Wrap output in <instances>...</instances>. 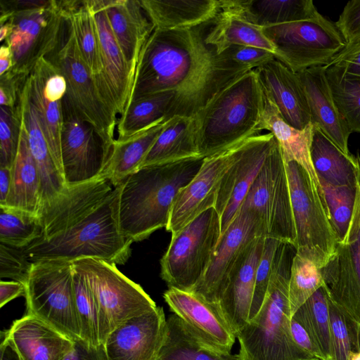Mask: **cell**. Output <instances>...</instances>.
<instances>
[{
	"mask_svg": "<svg viewBox=\"0 0 360 360\" xmlns=\"http://www.w3.org/2000/svg\"><path fill=\"white\" fill-rule=\"evenodd\" d=\"M203 158H192L139 169L121 186L119 222L122 235L132 242L166 228L175 199L195 176Z\"/></svg>",
	"mask_w": 360,
	"mask_h": 360,
	"instance_id": "3957f363",
	"label": "cell"
},
{
	"mask_svg": "<svg viewBox=\"0 0 360 360\" xmlns=\"http://www.w3.org/2000/svg\"><path fill=\"white\" fill-rule=\"evenodd\" d=\"M25 86L52 157L63 174L60 134L65 79L49 60L43 58L34 66Z\"/></svg>",
	"mask_w": 360,
	"mask_h": 360,
	"instance_id": "ac0fdd59",
	"label": "cell"
},
{
	"mask_svg": "<svg viewBox=\"0 0 360 360\" xmlns=\"http://www.w3.org/2000/svg\"><path fill=\"white\" fill-rule=\"evenodd\" d=\"M311 156L319 181L355 188L354 155H345L315 125H313Z\"/></svg>",
	"mask_w": 360,
	"mask_h": 360,
	"instance_id": "8d00e7d4",
	"label": "cell"
},
{
	"mask_svg": "<svg viewBox=\"0 0 360 360\" xmlns=\"http://www.w3.org/2000/svg\"><path fill=\"white\" fill-rule=\"evenodd\" d=\"M254 70L285 122L297 129L311 124L307 98L295 72L276 58Z\"/></svg>",
	"mask_w": 360,
	"mask_h": 360,
	"instance_id": "7402d4cb",
	"label": "cell"
},
{
	"mask_svg": "<svg viewBox=\"0 0 360 360\" xmlns=\"http://www.w3.org/2000/svg\"><path fill=\"white\" fill-rule=\"evenodd\" d=\"M1 337L12 347L20 360H63L74 342L27 314L1 332Z\"/></svg>",
	"mask_w": 360,
	"mask_h": 360,
	"instance_id": "cb8c5ba5",
	"label": "cell"
},
{
	"mask_svg": "<svg viewBox=\"0 0 360 360\" xmlns=\"http://www.w3.org/2000/svg\"><path fill=\"white\" fill-rule=\"evenodd\" d=\"M328 311L334 360H348L353 350L347 317L329 297Z\"/></svg>",
	"mask_w": 360,
	"mask_h": 360,
	"instance_id": "c3c4849f",
	"label": "cell"
},
{
	"mask_svg": "<svg viewBox=\"0 0 360 360\" xmlns=\"http://www.w3.org/2000/svg\"><path fill=\"white\" fill-rule=\"evenodd\" d=\"M263 30L275 46L276 58L295 73L328 66L346 46L335 23L320 13L309 20Z\"/></svg>",
	"mask_w": 360,
	"mask_h": 360,
	"instance_id": "30bf717a",
	"label": "cell"
},
{
	"mask_svg": "<svg viewBox=\"0 0 360 360\" xmlns=\"http://www.w3.org/2000/svg\"><path fill=\"white\" fill-rule=\"evenodd\" d=\"M165 124L166 120H161L125 140L115 139L101 176L116 187L136 172Z\"/></svg>",
	"mask_w": 360,
	"mask_h": 360,
	"instance_id": "d6a6232c",
	"label": "cell"
},
{
	"mask_svg": "<svg viewBox=\"0 0 360 360\" xmlns=\"http://www.w3.org/2000/svg\"><path fill=\"white\" fill-rule=\"evenodd\" d=\"M174 98V91H165L129 103L117 122V139L125 140L161 120H169Z\"/></svg>",
	"mask_w": 360,
	"mask_h": 360,
	"instance_id": "f35d334b",
	"label": "cell"
},
{
	"mask_svg": "<svg viewBox=\"0 0 360 360\" xmlns=\"http://www.w3.org/2000/svg\"><path fill=\"white\" fill-rule=\"evenodd\" d=\"M0 354V360H20L12 347L4 339L1 341Z\"/></svg>",
	"mask_w": 360,
	"mask_h": 360,
	"instance_id": "6125c7cd",
	"label": "cell"
},
{
	"mask_svg": "<svg viewBox=\"0 0 360 360\" xmlns=\"http://www.w3.org/2000/svg\"><path fill=\"white\" fill-rule=\"evenodd\" d=\"M60 149L66 186L89 182L101 176L112 150L66 96L63 100Z\"/></svg>",
	"mask_w": 360,
	"mask_h": 360,
	"instance_id": "9a60e30c",
	"label": "cell"
},
{
	"mask_svg": "<svg viewBox=\"0 0 360 360\" xmlns=\"http://www.w3.org/2000/svg\"><path fill=\"white\" fill-rule=\"evenodd\" d=\"M11 168L0 167V205H3L9 193Z\"/></svg>",
	"mask_w": 360,
	"mask_h": 360,
	"instance_id": "680465c9",
	"label": "cell"
},
{
	"mask_svg": "<svg viewBox=\"0 0 360 360\" xmlns=\"http://www.w3.org/2000/svg\"><path fill=\"white\" fill-rule=\"evenodd\" d=\"M72 265L84 276L112 330L158 307L141 285L124 276L115 264L89 257L75 260Z\"/></svg>",
	"mask_w": 360,
	"mask_h": 360,
	"instance_id": "5bb4252c",
	"label": "cell"
},
{
	"mask_svg": "<svg viewBox=\"0 0 360 360\" xmlns=\"http://www.w3.org/2000/svg\"><path fill=\"white\" fill-rule=\"evenodd\" d=\"M261 129L269 131L274 136L280 145L285 162L295 161L307 171L320 195L326 200L311 156L312 124L303 129H297L290 126L284 121L276 105L264 92Z\"/></svg>",
	"mask_w": 360,
	"mask_h": 360,
	"instance_id": "4316f807",
	"label": "cell"
},
{
	"mask_svg": "<svg viewBox=\"0 0 360 360\" xmlns=\"http://www.w3.org/2000/svg\"><path fill=\"white\" fill-rule=\"evenodd\" d=\"M350 330L353 352H360V323L347 318Z\"/></svg>",
	"mask_w": 360,
	"mask_h": 360,
	"instance_id": "94428289",
	"label": "cell"
},
{
	"mask_svg": "<svg viewBox=\"0 0 360 360\" xmlns=\"http://www.w3.org/2000/svg\"><path fill=\"white\" fill-rule=\"evenodd\" d=\"M73 281L80 338L91 346L103 345L112 331L110 325L84 276L75 269Z\"/></svg>",
	"mask_w": 360,
	"mask_h": 360,
	"instance_id": "ab89813d",
	"label": "cell"
},
{
	"mask_svg": "<svg viewBox=\"0 0 360 360\" xmlns=\"http://www.w3.org/2000/svg\"><path fill=\"white\" fill-rule=\"evenodd\" d=\"M210 22L192 29H154L140 53L127 105L171 91L175 98L169 119L193 117L222 89L251 70L205 43Z\"/></svg>",
	"mask_w": 360,
	"mask_h": 360,
	"instance_id": "6da1fadb",
	"label": "cell"
},
{
	"mask_svg": "<svg viewBox=\"0 0 360 360\" xmlns=\"http://www.w3.org/2000/svg\"><path fill=\"white\" fill-rule=\"evenodd\" d=\"M303 87L310 112L311 123L347 156L352 131L340 113L326 75V67H314L296 73Z\"/></svg>",
	"mask_w": 360,
	"mask_h": 360,
	"instance_id": "603a6c76",
	"label": "cell"
},
{
	"mask_svg": "<svg viewBox=\"0 0 360 360\" xmlns=\"http://www.w3.org/2000/svg\"><path fill=\"white\" fill-rule=\"evenodd\" d=\"M205 41L217 54L234 45L252 46L268 50L274 55L276 53L275 46L262 27L223 6V3L221 11L210 23Z\"/></svg>",
	"mask_w": 360,
	"mask_h": 360,
	"instance_id": "e575fe53",
	"label": "cell"
},
{
	"mask_svg": "<svg viewBox=\"0 0 360 360\" xmlns=\"http://www.w3.org/2000/svg\"><path fill=\"white\" fill-rule=\"evenodd\" d=\"M264 92L254 70L218 92L193 117L199 155L207 158L260 134Z\"/></svg>",
	"mask_w": 360,
	"mask_h": 360,
	"instance_id": "5b68a950",
	"label": "cell"
},
{
	"mask_svg": "<svg viewBox=\"0 0 360 360\" xmlns=\"http://www.w3.org/2000/svg\"><path fill=\"white\" fill-rule=\"evenodd\" d=\"M0 25V41L4 42L11 34L13 29V24L11 18L7 21Z\"/></svg>",
	"mask_w": 360,
	"mask_h": 360,
	"instance_id": "be15d7a7",
	"label": "cell"
},
{
	"mask_svg": "<svg viewBox=\"0 0 360 360\" xmlns=\"http://www.w3.org/2000/svg\"><path fill=\"white\" fill-rule=\"evenodd\" d=\"M328 66L334 68L346 79L360 82V39L346 44Z\"/></svg>",
	"mask_w": 360,
	"mask_h": 360,
	"instance_id": "816d5d0a",
	"label": "cell"
},
{
	"mask_svg": "<svg viewBox=\"0 0 360 360\" xmlns=\"http://www.w3.org/2000/svg\"><path fill=\"white\" fill-rule=\"evenodd\" d=\"M11 19L13 29L3 43L13 57V68L8 72L27 79L37 62L58 46L67 20L56 0L46 6L15 11Z\"/></svg>",
	"mask_w": 360,
	"mask_h": 360,
	"instance_id": "4fadbf2b",
	"label": "cell"
},
{
	"mask_svg": "<svg viewBox=\"0 0 360 360\" xmlns=\"http://www.w3.org/2000/svg\"><path fill=\"white\" fill-rule=\"evenodd\" d=\"M112 33L136 70L141 49L155 27L139 0H112L105 9Z\"/></svg>",
	"mask_w": 360,
	"mask_h": 360,
	"instance_id": "83f0119b",
	"label": "cell"
},
{
	"mask_svg": "<svg viewBox=\"0 0 360 360\" xmlns=\"http://www.w3.org/2000/svg\"><path fill=\"white\" fill-rule=\"evenodd\" d=\"M264 236L258 238L245 260L230 279L217 304L236 335L250 318L255 275L264 245Z\"/></svg>",
	"mask_w": 360,
	"mask_h": 360,
	"instance_id": "484cf974",
	"label": "cell"
},
{
	"mask_svg": "<svg viewBox=\"0 0 360 360\" xmlns=\"http://www.w3.org/2000/svg\"><path fill=\"white\" fill-rule=\"evenodd\" d=\"M163 297L170 311L214 347L231 352L236 335L218 304L192 291L168 288Z\"/></svg>",
	"mask_w": 360,
	"mask_h": 360,
	"instance_id": "44dd1931",
	"label": "cell"
},
{
	"mask_svg": "<svg viewBox=\"0 0 360 360\" xmlns=\"http://www.w3.org/2000/svg\"><path fill=\"white\" fill-rule=\"evenodd\" d=\"M20 125L19 104L16 109L1 105L0 167H12L18 152Z\"/></svg>",
	"mask_w": 360,
	"mask_h": 360,
	"instance_id": "bcb514c9",
	"label": "cell"
},
{
	"mask_svg": "<svg viewBox=\"0 0 360 360\" xmlns=\"http://www.w3.org/2000/svg\"><path fill=\"white\" fill-rule=\"evenodd\" d=\"M224 58L254 70L276 58L274 53L255 46L234 45L224 51Z\"/></svg>",
	"mask_w": 360,
	"mask_h": 360,
	"instance_id": "f907efd6",
	"label": "cell"
},
{
	"mask_svg": "<svg viewBox=\"0 0 360 360\" xmlns=\"http://www.w3.org/2000/svg\"><path fill=\"white\" fill-rule=\"evenodd\" d=\"M290 330L294 341L301 349L319 360H324L321 351L314 343L306 330L292 317L290 321Z\"/></svg>",
	"mask_w": 360,
	"mask_h": 360,
	"instance_id": "9f6ffc18",
	"label": "cell"
},
{
	"mask_svg": "<svg viewBox=\"0 0 360 360\" xmlns=\"http://www.w3.org/2000/svg\"><path fill=\"white\" fill-rule=\"evenodd\" d=\"M167 330L161 307L129 319L114 328L104 343L108 360H158Z\"/></svg>",
	"mask_w": 360,
	"mask_h": 360,
	"instance_id": "ffe728a7",
	"label": "cell"
},
{
	"mask_svg": "<svg viewBox=\"0 0 360 360\" xmlns=\"http://www.w3.org/2000/svg\"><path fill=\"white\" fill-rule=\"evenodd\" d=\"M348 360H360V352H352Z\"/></svg>",
	"mask_w": 360,
	"mask_h": 360,
	"instance_id": "e7e4bbea",
	"label": "cell"
},
{
	"mask_svg": "<svg viewBox=\"0 0 360 360\" xmlns=\"http://www.w3.org/2000/svg\"><path fill=\"white\" fill-rule=\"evenodd\" d=\"M42 231L40 217L20 210L0 206V243L25 248L39 238Z\"/></svg>",
	"mask_w": 360,
	"mask_h": 360,
	"instance_id": "b9f144b4",
	"label": "cell"
},
{
	"mask_svg": "<svg viewBox=\"0 0 360 360\" xmlns=\"http://www.w3.org/2000/svg\"><path fill=\"white\" fill-rule=\"evenodd\" d=\"M9 193L3 205L40 217L41 181L21 124L18 152L12 165Z\"/></svg>",
	"mask_w": 360,
	"mask_h": 360,
	"instance_id": "1f68e13d",
	"label": "cell"
},
{
	"mask_svg": "<svg viewBox=\"0 0 360 360\" xmlns=\"http://www.w3.org/2000/svg\"><path fill=\"white\" fill-rule=\"evenodd\" d=\"M99 33L105 81L115 99L117 112L123 113L130 96L135 70L127 61L109 24L105 9L95 13Z\"/></svg>",
	"mask_w": 360,
	"mask_h": 360,
	"instance_id": "f546056e",
	"label": "cell"
},
{
	"mask_svg": "<svg viewBox=\"0 0 360 360\" xmlns=\"http://www.w3.org/2000/svg\"><path fill=\"white\" fill-rule=\"evenodd\" d=\"M221 234V219L214 207L172 233L160 260V276L168 288L192 290L205 274Z\"/></svg>",
	"mask_w": 360,
	"mask_h": 360,
	"instance_id": "9c48e42d",
	"label": "cell"
},
{
	"mask_svg": "<svg viewBox=\"0 0 360 360\" xmlns=\"http://www.w3.org/2000/svg\"><path fill=\"white\" fill-rule=\"evenodd\" d=\"M335 25L346 44L360 39V0H352L345 6Z\"/></svg>",
	"mask_w": 360,
	"mask_h": 360,
	"instance_id": "f5cc1de1",
	"label": "cell"
},
{
	"mask_svg": "<svg viewBox=\"0 0 360 360\" xmlns=\"http://www.w3.org/2000/svg\"><path fill=\"white\" fill-rule=\"evenodd\" d=\"M32 262L25 255L22 248L0 243V277L25 283Z\"/></svg>",
	"mask_w": 360,
	"mask_h": 360,
	"instance_id": "681fc988",
	"label": "cell"
},
{
	"mask_svg": "<svg viewBox=\"0 0 360 360\" xmlns=\"http://www.w3.org/2000/svg\"><path fill=\"white\" fill-rule=\"evenodd\" d=\"M262 236L266 235L259 216L252 210L240 207L221 235L205 274L191 291L217 303L255 241Z\"/></svg>",
	"mask_w": 360,
	"mask_h": 360,
	"instance_id": "2e32d148",
	"label": "cell"
},
{
	"mask_svg": "<svg viewBox=\"0 0 360 360\" xmlns=\"http://www.w3.org/2000/svg\"><path fill=\"white\" fill-rule=\"evenodd\" d=\"M327 80L337 108L352 132L360 133V82L345 78L326 66Z\"/></svg>",
	"mask_w": 360,
	"mask_h": 360,
	"instance_id": "7bdbcfd3",
	"label": "cell"
},
{
	"mask_svg": "<svg viewBox=\"0 0 360 360\" xmlns=\"http://www.w3.org/2000/svg\"><path fill=\"white\" fill-rule=\"evenodd\" d=\"M280 243L281 241L276 239L265 238L262 254L256 271L249 320L257 314L263 304L270 281L274 259Z\"/></svg>",
	"mask_w": 360,
	"mask_h": 360,
	"instance_id": "7dc6e473",
	"label": "cell"
},
{
	"mask_svg": "<svg viewBox=\"0 0 360 360\" xmlns=\"http://www.w3.org/2000/svg\"><path fill=\"white\" fill-rule=\"evenodd\" d=\"M72 262L44 259L32 262L25 283L27 314L72 341L81 340Z\"/></svg>",
	"mask_w": 360,
	"mask_h": 360,
	"instance_id": "52a82bcc",
	"label": "cell"
},
{
	"mask_svg": "<svg viewBox=\"0 0 360 360\" xmlns=\"http://www.w3.org/2000/svg\"><path fill=\"white\" fill-rule=\"evenodd\" d=\"M223 6L262 28L311 19L319 13L311 0H222Z\"/></svg>",
	"mask_w": 360,
	"mask_h": 360,
	"instance_id": "4dcf8cb0",
	"label": "cell"
},
{
	"mask_svg": "<svg viewBox=\"0 0 360 360\" xmlns=\"http://www.w3.org/2000/svg\"><path fill=\"white\" fill-rule=\"evenodd\" d=\"M27 79L6 72L0 76V104L16 109Z\"/></svg>",
	"mask_w": 360,
	"mask_h": 360,
	"instance_id": "db71d44e",
	"label": "cell"
},
{
	"mask_svg": "<svg viewBox=\"0 0 360 360\" xmlns=\"http://www.w3.org/2000/svg\"><path fill=\"white\" fill-rule=\"evenodd\" d=\"M67 20L73 29L83 59L95 76L105 95L109 100L115 103L104 77L100 37L95 13L87 0H82L81 6L73 11Z\"/></svg>",
	"mask_w": 360,
	"mask_h": 360,
	"instance_id": "74e56055",
	"label": "cell"
},
{
	"mask_svg": "<svg viewBox=\"0 0 360 360\" xmlns=\"http://www.w3.org/2000/svg\"><path fill=\"white\" fill-rule=\"evenodd\" d=\"M285 167L296 232V253L321 270L333 255L338 241L326 200L300 165L291 160L285 162Z\"/></svg>",
	"mask_w": 360,
	"mask_h": 360,
	"instance_id": "8992f818",
	"label": "cell"
},
{
	"mask_svg": "<svg viewBox=\"0 0 360 360\" xmlns=\"http://www.w3.org/2000/svg\"><path fill=\"white\" fill-rule=\"evenodd\" d=\"M355 198L345 236L321 270L328 297L345 316L360 323V156L354 157Z\"/></svg>",
	"mask_w": 360,
	"mask_h": 360,
	"instance_id": "7c38bea8",
	"label": "cell"
},
{
	"mask_svg": "<svg viewBox=\"0 0 360 360\" xmlns=\"http://www.w3.org/2000/svg\"><path fill=\"white\" fill-rule=\"evenodd\" d=\"M121 186L115 187L100 176L66 186L43 207L41 236L22 248L28 259L72 262L91 257L116 265L125 264L133 242L122 235L120 228Z\"/></svg>",
	"mask_w": 360,
	"mask_h": 360,
	"instance_id": "7a4b0ae2",
	"label": "cell"
},
{
	"mask_svg": "<svg viewBox=\"0 0 360 360\" xmlns=\"http://www.w3.org/2000/svg\"><path fill=\"white\" fill-rule=\"evenodd\" d=\"M323 285L321 269L310 259L295 252L292 261L289 280L291 316Z\"/></svg>",
	"mask_w": 360,
	"mask_h": 360,
	"instance_id": "ee69618b",
	"label": "cell"
},
{
	"mask_svg": "<svg viewBox=\"0 0 360 360\" xmlns=\"http://www.w3.org/2000/svg\"><path fill=\"white\" fill-rule=\"evenodd\" d=\"M63 360H108L103 345L91 346L82 340H75Z\"/></svg>",
	"mask_w": 360,
	"mask_h": 360,
	"instance_id": "11a10c76",
	"label": "cell"
},
{
	"mask_svg": "<svg viewBox=\"0 0 360 360\" xmlns=\"http://www.w3.org/2000/svg\"><path fill=\"white\" fill-rule=\"evenodd\" d=\"M155 29H192L212 21L221 9L222 0H141Z\"/></svg>",
	"mask_w": 360,
	"mask_h": 360,
	"instance_id": "f1b7e54d",
	"label": "cell"
},
{
	"mask_svg": "<svg viewBox=\"0 0 360 360\" xmlns=\"http://www.w3.org/2000/svg\"><path fill=\"white\" fill-rule=\"evenodd\" d=\"M13 68V57L8 46L3 44L0 49V76L9 72Z\"/></svg>",
	"mask_w": 360,
	"mask_h": 360,
	"instance_id": "91938a15",
	"label": "cell"
},
{
	"mask_svg": "<svg viewBox=\"0 0 360 360\" xmlns=\"http://www.w3.org/2000/svg\"><path fill=\"white\" fill-rule=\"evenodd\" d=\"M295 252L292 245L279 244L263 304L236 335L238 360H319L301 349L291 334L289 280Z\"/></svg>",
	"mask_w": 360,
	"mask_h": 360,
	"instance_id": "277c9868",
	"label": "cell"
},
{
	"mask_svg": "<svg viewBox=\"0 0 360 360\" xmlns=\"http://www.w3.org/2000/svg\"><path fill=\"white\" fill-rule=\"evenodd\" d=\"M306 330L324 360H334L331 344L328 297L324 286L318 289L292 315Z\"/></svg>",
	"mask_w": 360,
	"mask_h": 360,
	"instance_id": "60d3db41",
	"label": "cell"
},
{
	"mask_svg": "<svg viewBox=\"0 0 360 360\" xmlns=\"http://www.w3.org/2000/svg\"><path fill=\"white\" fill-rule=\"evenodd\" d=\"M158 360H238L236 355L208 343L172 314Z\"/></svg>",
	"mask_w": 360,
	"mask_h": 360,
	"instance_id": "d590c367",
	"label": "cell"
},
{
	"mask_svg": "<svg viewBox=\"0 0 360 360\" xmlns=\"http://www.w3.org/2000/svg\"><path fill=\"white\" fill-rule=\"evenodd\" d=\"M241 207L252 210L261 218L266 238L292 245L296 232L288 177L280 145H273Z\"/></svg>",
	"mask_w": 360,
	"mask_h": 360,
	"instance_id": "8fae6325",
	"label": "cell"
},
{
	"mask_svg": "<svg viewBox=\"0 0 360 360\" xmlns=\"http://www.w3.org/2000/svg\"><path fill=\"white\" fill-rule=\"evenodd\" d=\"M199 155L195 122L193 117L174 116L165 126L141 165L174 162Z\"/></svg>",
	"mask_w": 360,
	"mask_h": 360,
	"instance_id": "836d02e7",
	"label": "cell"
},
{
	"mask_svg": "<svg viewBox=\"0 0 360 360\" xmlns=\"http://www.w3.org/2000/svg\"><path fill=\"white\" fill-rule=\"evenodd\" d=\"M276 141L269 132L251 136L238 145L233 161L221 180L214 205L221 219V234L238 213Z\"/></svg>",
	"mask_w": 360,
	"mask_h": 360,
	"instance_id": "e0dca14e",
	"label": "cell"
},
{
	"mask_svg": "<svg viewBox=\"0 0 360 360\" xmlns=\"http://www.w3.org/2000/svg\"><path fill=\"white\" fill-rule=\"evenodd\" d=\"M338 240L345 234L352 214L355 188L320 181Z\"/></svg>",
	"mask_w": 360,
	"mask_h": 360,
	"instance_id": "f6af8a7d",
	"label": "cell"
},
{
	"mask_svg": "<svg viewBox=\"0 0 360 360\" xmlns=\"http://www.w3.org/2000/svg\"><path fill=\"white\" fill-rule=\"evenodd\" d=\"M238 144L204 158L199 171L178 193L166 230L174 233L214 207L221 180L233 161Z\"/></svg>",
	"mask_w": 360,
	"mask_h": 360,
	"instance_id": "d6986e66",
	"label": "cell"
},
{
	"mask_svg": "<svg viewBox=\"0 0 360 360\" xmlns=\"http://www.w3.org/2000/svg\"><path fill=\"white\" fill-rule=\"evenodd\" d=\"M25 285L18 281L0 282V307H3L10 301L20 296H25Z\"/></svg>",
	"mask_w": 360,
	"mask_h": 360,
	"instance_id": "6f0895ef",
	"label": "cell"
},
{
	"mask_svg": "<svg viewBox=\"0 0 360 360\" xmlns=\"http://www.w3.org/2000/svg\"><path fill=\"white\" fill-rule=\"evenodd\" d=\"M19 106L21 124L39 174L42 210L63 192L66 184L52 157L25 84L20 94Z\"/></svg>",
	"mask_w": 360,
	"mask_h": 360,
	"instance_id": "d4e9b609",
	"label": "cell"
},
{
	"mask_svg": "<svg viewBox=\"0 0 360 360\" xmlns=\"http://www.w3.org/2000/svg\"><path fill=\"white\" fill-rule=\"evenodd\" d=\"M64 77L65 96L82 117L92 124L110 148L115 141L117 110L108 99L80 53L73 29L67 20L58 46L45 57Z\"/></svg>",
	"mask_w": 360,
	"mask_h": 360,
	"instance_id": "ba28073f",
	"label": "cell"
}]
</instances>
